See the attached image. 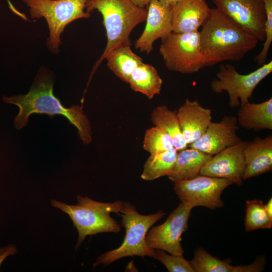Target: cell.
<instances>
[{
  "mask_svg": "<svg viewBox=\"0 0 272 272\" xmlns=\"http://www.w3.org/2000/svg\"><path fill=\"white\" fill-rule=\"evenodd\" d=\"M53 76L50 72L42 70L38 72L27 94L3 98L5 102L14 104L19 109L14 119L16 128L20 129L27 126L29 117L34 113L46 114L50 117L60 115L66 118L77 128L83 143L89 144L92 141L91 126L84 113L83 106L64 107L53 94Z\"/></svg>",
  "mask_w": 272,
  "mask_h": 272,
  "instance_id": "6da1fadb",
  "label": "cell"
},
{
  "mask_svg": "<svg viewBox=\"0 0 272 272\" xmlns=\"http://www.w3.org/2000/svg\"><path fill=\"white\" fill-rule=\"evenodd\" d=\"M201 27L200 48L205 67L226 61H239L259 42L216 8L211 9Z\"/></svg>",
  "mask_w": 272,
  "mask_h": 272,
  "instance_id": "7a4b0ae2",
  "label": "cell"
},
{
  "mask_svg": "<svg viewBox=\"0 0 272 272\" xmlns=\"http://www.w3.org/2000/svg\"><path fill=\"white\" fill-rule=\"evenodd\" d=\"M94 10L102 16L107 44L92 71L90 80L111 50L119 46L131 45V32L137 25L145 22L147 17V10L137 6L131 0H90L86 11L91 13Z\"/></svg>",
  "mask_w": 272,
  "mask_h": 272,
  "instance_id": "3957f363",
  "label": "cell"
},
{
  "mask_svg": "<svg viewBox=\"0 0 272 272\" xmlns=\"http://www.w3.org/2000/svg\"><path fill=\"white\" fill-rule=\"evenodd\" d=\"M123 202H102L88 196H77L76 205L52 199L51 205L69 215L78 232L76 249L80 246L86 236L104 232L119 233L121 228L110 215L121 212Z\"/></svg>",
  "mask_w": 272,
  "mask_h": 272,
  "instance_id": "277c9868",
  "label": "cell"
},
{
  "mask_svg": "<svg viewBox=\"0 0 272 272\" xmlns=\"http://www.w3.org/2000/svg\"><path fill=\"white\" fill-rule=\"evenodd\" d=\"M165 215L163 211L148 215L139 214L135 207L127 202H123L121 213V226L125 229V235L121 245L117 248L100 255L94 263L108 265L114 261L127 256H145L153 257L155 249L146 242V235L150 228Z\"/></svg>",
  "mask_w": 272,
  "mask_h": 272,
  "instance_id": "5b68a950",
  "label": "cell"
},
{
  "mask_svg": "<svg viewBox=\"0 0 272 272\" xmlns=\"http://www.w3.org/2000/svg\"><path fill=\"white\" fill-rule=\"evenodd\" d=\"M29 8L32 19L44 18L49 31L46 41L49 50L57 53L64 28L74 21L88 18L86 11L90 0H22Z\"/></svg>",
  "mask_w": 272,
  "mask_h": 272,
  "instance_id": "8992f818",
  "label": "cell"
},
{
  "mask_svg": "<svg viewBox=\"0 0 272 272\" xmlns=\"http://www.w3.org/2000/svg\"><path fill=\"white\" fill-rule=\"evenodd\" d=\"M159 53L170 71L192 74L205 67L198 31L172 32L161 39Z\"/></svg>",
  "mask_w": 272,
  "mask_h": 272,
  "instance_id": "52a82bcc",
  "label": "cell"
},
{
  "mask_svg": "<svg viewBox=\"0 0 272 272\" xmlns=\"http://www.w3.org/2000/svg\"><path fill=\"white\" fill-rule=\"evenodd\" d=\"M248 74H241L230 64H222L217 73V79L210 84L212 90L217 93L227 92L229 105L231 108L249 102L259 83L272 72V61L260 65Z\"/></svg>",
  "mask_w": 272,
  "mask_h": 272,
  "instance_id": "ba28073f",
  "label": "cell"
},
{
  "mask_svg": "<svg viewBox=\"0 0 272 272\" xmlns=\"http://www.w3.org/2000/svg\"><path fill=\"white\" fill-rule=\"evenodd\" d=\"M232 184L226 179L199 175L175 182L174 190L181 202L192 208L201 206L215 210L223 206L221 194Z\"/></svg>",
  "mask_w": 272,
  "mask_h": 272,
  "instance_id": "9c48e42d",
  "label": "cell"
},
{
  "mask_svg": "<svg viewBox=\"0 0 272 272\" xmlns=\"http://www.w3.org/2000/svg\"><path fill=\"white\" fill-rule=\"evenodd\" d=\"M192 208L181 202L162 224L153 226L148 232V245L175 255H183L181 236L188 228Z\"/></svg>",
  "mask_w": 272,
  "mask_h": 272,
  "instance_id": "30bf717a",
  "label": "cell"
},
{
  "mask_svg": "<svg viewBox=\"0 0 272 272\" xmlns=\"http://www.w3.org/2000/svg\"><path fill=\"white\" fill-rule=\"evenodd\" d=\"M216 8L232 19L242 29L264 41L266 14L263 0H212Z\"/></svg>",
  "mask_w": 272,
  "mask_h": 272,
  "instance_id": "8fae6325",
  "label": "cell"
},
{
  "mask_svg": "<svg viewBox=\"0 0 272 272\" xmlns=\"http://www.w3.org/2000/svg\"><path fill=\"white\" fill-rule=\"evenodd\" d=\"M246 143L241 140L213 155L205 164L200 175L226 179L237 186L241 185L245 169L244 149Z\"/></svg>",
  "mask_w": 272,
  "mask_h": 272,
  "instance_id": "7c38bea8",
  "label": "cell"
},
{
  "mask_svg": "<svg viewBox=\"0 0 272 272\" xmlns=\"http://www.w3.org/2000/svg\"><path fill=\"white\" fill-rule=\"evenodd\" d=\"M148 7L146 26L134 46L141 52L149 54L153 49L154 42L170 34L173 29L172 7L159 0H151Z\"/></svg>",
  "mask_w": 272,
  "mask_h": 272,
  "instance_id": "4fadbf2b",
  "label": "cell"
},
{
  "mask_svg": "<svg viewBox=\"0 0 272 272\" xmlns=\"http://www.w3.org/2000/svg\"><path fill=\"white\" fill-rule=\"evenodd\" d=\"M237 124L236 117L225 115L220 122H212L202 136L188 147L213 156L241 141L236 134Z\"/></svg>",
  "mask_w": 272,
  "mask_h": 272,
  "instance_id": "5bb4252c",
  "label": "cell"
},
{
  "mask_svg": "<svg viewBox=\"0 0 272 272\" xmlns=\"http://www.w3.org/2000/svg\"><path fill=\"white\" fill-rule=\"evenodd\" d=\"M181 130L188 145L199 139L212 121V110L198 100L185 99L176 111Z\"/></svg>",
  "mask_w": 272,
  "mask_h": 272,
  "instance_id": "9a60e30c",
  "label": "cell"
},
{
  "mask_svg": "<svg viewBox=\"0 0 272 272\" xmlns=\"http://www.w3.org/2000/svg\"><path fill=\"white\" fill-rule=\"evenodd\" d=\"M211 10L206 0H180L172 7L173 32L198 31L208 18Z\"/></svg>",
  "mask_w": 272,
  "mask_h": 272,
  "instance_id": "2e32d148",
  "label": "cell"
},
{
  "mask_svg": "<svg viewBox=\"0 0 272 272\" xmlns=\"http://www.w3.org/2000/svg\"><path fill=\"white\" fill-rule=\"evenodd\" d=\"M245 169L243 180L258 176L272 170V135L256 137L246 142L244 149Z\"/></svg>",
  "mask_w": 272,
  "mask_h": 272,
  "instance_id": "e0dca14e",
  "label": "cell"
},
{
  "mask_svg": "<svg viewBox=\"0 0 272 272\" xmlns=\"http://www.w3.org/2000/svg\"><path fill=\"white\" fill-rule=\"evenodd\" d=\"M195 272H259L265 267V258H257L250 264L232 265L229 263L213 256L202 247L194 251L190 261Z\"/></svg>",
  "mask_w": 272,
  "mask_h": 272,
  "instance_id": "ac0fdd59",
  "label": "cell"
},
{
  "mask_svg": "<svg viewBox=\"0 0 272 272\" xmlns=\"http://www.w3.org/2000/svg\"><path fill=\"white\" fill-rule=\"evenodd\" d=\"M237 122L247 130L272 129V98L259 103L249 102L240 105Z\"/></svg>",
  "mask_w": 272,
  "mask_h": 272,
  "instance_id": "d6986e66",
  "label": "cell"
},
{
  "mask_svg": "<svg viewBox=\"0 0 272 272\" xmlns=\"http://www.w3.org/2000/svg\"><path fill=\"white\" fill-rule=\"evenodd\" d=\"M212 156L190 147L178 151L174 168L168 177L174 182L193 178L200 175L201 169Z\"/></svg>",
  "mask_w": 272,
  "mask_h": 272,
  "instance_id": "ffe728a7",
  "label": "cell"
},
{
  "mask_svg": "<svg viewBox=\"0 0 272 272\" xmlns=\"http://www.w3.org/2000/svg\"><path fill=\"white\" fill-rule=\"evenodd\" d=\"M128 83L134 91L152 99L160 94L163 80L155 67L143 62L132 72Z\"/></svg>",
  "mask_w": 272,
  "mask_h": 272,
  "instance_id": "44dd1931",
  "label": "cell"
},
{
  "mask_svg": "<svg viewBox=\"0 0 272 272\" xmlns=\"http://www.w3.org/2000/svg\"><path fill=\"white\" fill-rule=\"evenodd\" d=\"M129 45L113 49L105 56L109 69L121 80L128 83L130 75L143 61Z\"/></svg>",
  "mask_w": 272,
  "mask_h": 272,
  "instance_id": "7402d4cb",
  "label": "cell"
},
{
  "mask_svg": "<svg viewBox=\"0 0 272 272\" xmlns=\"http://www.w3.org/2000/svg\"><path fill=\"white\" fill-rule=\"evenodd\" d=\"M151 117L155 125L161 127L171 136L177 151L188 147L182 133L176 111H172L165 105H160L153 109Z\"/></svg>",
  "mask_w": 272,
  "mask_h": 272,
  "instance_id": "603a6c76",
  "label": "cell"
},
{
  "mask_svg": "<svg viewBox=\"0 0 272 272\" xmlns=\"http://www.w3.org/2000/svg\"><path fill=\"white\" fill-rule=\"evenodd\" d=\"M177 153V150L173 147L163 152L151 154L144 165L141 178L153 181L170 175L175 165Z\"/></svg>",
  "mask_w": 272,
  "mask_h": 272,
  "instance_id": "cb8c5ba5",
  "label": "cell"
},
{
  "mask_svg": "<svg viewBox=\"0 0 272 272\" xmlns=\"http://www.w3.org/2000/svg\"><path fill=\"white\" fill-rule=\"evenodd\" d=\"M244 224L246 232L271 228L272 218L267 214L261 200H246Z\"/></svg>",
  "mask_w": 272,
  "mask_h": 272,
  "instance_id": "d4e9b609",
  "label": "cell"
},
{
  "mask_svg": "<svg viewBox=\"0 0 272 272\" xmlns=\"http://www.w3.org/2000/svg\"><path fill=\"white\" fill-rule=\"evenodd\" d=\"M143 146L151 155L167 151L174 147V144L171 136L164 129L155 125L145 131Z\"/></svg>",
  "mask_w": 272,
  "mask_h": 272,
  "instance_id": "484cf974",
  "label": "cell"
},
{
  "mask_svg": "<svg viewBox=\"0 0 272 272\" xmlns=\"http://www.w3.org/2000/svg\"><path fill=\"white\" fill-rule=\"evenodd\" d=\"M154 258L162 263L169 272H195L190 262L183 255H169L164 250L155 249Z\"/></svg>",
  "mask_w": 272,
  "mask_h": 272,
  "instance_id": "4316f807",
  "label": "cell"
},
{
  "mask_svg": "<svg viewBox=\"0 0 272 272\" xmlns=\"http://www.w3.org/2000/svg\"><path fill=\"white\" fill-rule=\"evenodd\" d=\"M263 2L266 14V20L264 25L265 39L261 51L254 59L255 61L259 65L266 63L272 42V0H263Z\"/></svg>",
  "mask_w": 272,
  "mask_h": 272,
  "instance_id": "83f0119b",
  "label": "cell"
},
{
  "mask_svg": "<svg viewBox=\"0 0 272 272\" xmlns=\"http://www.w3.org/2000/svg\"><path fill=\"white\" fill-rule=\"evenodd\" d=\"M17 249L14 245H9L0 248V265L4 260L9 255L15 254Z\"/></svg>",
  "mask_w": 272,
  "mask_h": 272,
  "instance_id": "f1b7e54d",
  "label": "cell"
},
{
  "mask_svg": "<svg viewBox=\"0 0 272 272\" xmlns=\"http://www.w3.org/2000/svg\"><path fill=\"white\" fill-rule=\"evenodd\" d=\"M131 2L137 6L145 9L148 6L151 0H131Z\"/></svg>",
  "mask_w": 272,
  "mask_h": 272,
  "instance_id": "f546056e",
  "label": "cell"
},
{
  "mask_svg": "<svg viewBox=\"0 0 272 272\" xmlns=\"http://www.w3.org/2000/svg\"><path fill=\"white\" fill-rule=\"evenodd\" d=\"M264 208L268 215L272 218V198H270L266 205H264Z\"/></svg>",
  "mask_w": 272,
  "mask_h": 272,
  "instance_id": "4dcf8cb0",
  "label": "cell"
},
{
  "mask_svg": "<svg viewBox=\"0 0 272 272\" xmlns=\"http://www.w3.org/2000/svg\"><path fill=\"white\" fill-rule=\"evenodd\" d=\"M159 1L167 6L172 7L175 4H176L178 2H179L180 0H159Z\"/></svg>",
  "mask_w": 272,
  "mask_h": 272,
  "instance_id": "1f68e13d",
  "label": "cell"
}]
</instances>
